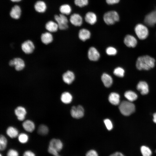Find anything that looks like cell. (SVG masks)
Instances as JSON below:
<instances>
[{"mask_svg":"<svg viewBox=\"0 0 156 156\" xmlns=\"http://www.w3.org/2000/svg\"><path fill=\"white\" fill-rule=\"evenodd\" d=\"M155 60L148 55H144L139 57L137 59L136 66L139 70H148L154 67Z\"/></svg>","mask_w":156,"mask_h":156,"instance_id":"1","label":"cell"},{"mask_svg":"<svg viewBox=\"0 0 156 156\" xmlns=\"http://www.w3.org/2000/svg\"><path fill=\"white\" fill-rule=\"evenodd\" d=\"M120 112L123 115L128 116L135 111L134 105L131 102L123 101L120 104L119 107Z\"/></svg>","mask_w":156,"mask_h":156,"instance_id":"2","label":"cell"},{"mask_svg":"<svg viewBox=\"0 0 156 156\" xmlns=\"http://www.w3.org/2000/svg\"><path fill=\"white\" fill-rule=\"evenodd\" d=\"M103 19L105 23L108 25L114 24L119 20V16L116 11L112 10L108 11L104 14Z\"/></svg>","mask_w":156,"mask_h":156,"instance_id":"3","label":"cell"},{"mask_svg":"<svg viewBox=\"0 0 156 156\" xmlns=\"http://www.w3.org/2000/svg\"><path fill=\"white\" fill-rule=\"evenodd\" d=\"M54 19L58 26V29L60 30L66 29L68 27V18L66 15L60 14L54 15Z\"/></svg>","mask_w":156,"mask_h":156,"instance_id":"4","label":"cell"},{"mask_svg":"<svg viewBox=\"0 0 156 156\" xmlns=\"http://www.w3.org/2000/svg\"><path fill=\"white\" fill-rule=\"evenodd\" d=\"M135 31L138 38L141 40L146 39L148 36V28L145 26L141 24H138L136 25Z\"/></svg>","mask_w":156,"mask_h":156,"instance_id":"5","label":"cell"},{"mask_svg":"<svg viewBox=\"0 0 156 156\" xmlns=\"http://www.w3.org/2000/svg\"><path fill=\"white\" fill-rule=\"evenodd\" d=\"M22 51L26 54H30L34 51L35 47L33 42L28 40L24 41L21 45Z\"/></svg>","mask_w":156,"mask_h":156,"instance_id":"6","label":"cell"},{"mask_svg":"<svg viewBox=\"0 0 156 156\" xmlns=\"http://www.w3.org/2000/svg\"><path fill=\"white\" fill-rule=\"evenodd\" d=\"M70 114L73 118L78 119L83 117L84 114V110L81 105L72 107L70 110Z\"/></svg>","mask_w":156,"mask_h":156,"instance_id":"7","label":"cell"},{"mask_svg":"<svg viewBox=\"0 0 156 156\" xmlns=\"http://www.w3.org/2000/svg\"><path fill=\"white\" fill-rule=\"evenodd\" d=\"M144 21L150 26H153L156 24V10L147 14L144 18Z\"/></svg>","mask_w":156,"mask_h":156,"instance_id":"8","label":"cell"},{"mask_svg":"<svg viewBox=\"0 0 156 156\" xmlns=\"http://www.w3.org/2000/svg\"><path fill=\"white\" fill-rule=\"evenodd\" d=\"M70 21L73 25L76 26H81L83 23V18L79 14L74 13L70 17Z\"/></svg>","mask_w":156,"mask_h":156,"instance_id":"9","label":"cell"},{"mask_svg":"<svg viewBox=\"0 0 156 156\" xmlns=\"http://www.w3.org/2000/svg\"><path fill=\"white\" fill-rule=\"evenodd\" d=\"M40 40L43 44L48 45L51 43L53 40L52 34L47 31L42 33L40 35Z\"/></svg>","mask_w":156,"mask_h":156,"instance_id":"10","label":"cell"},{"mask_svg":"<svg viewBox=\"0 0 156 156\" xmlns=\"http://www.w3.org/2000/svg\"><path fill=\"white\" fill-rule=\"evenodd\" d=\"M21 14V10L20 7L18 5H15L11 8L10 12V17L15 19H18Z\"/></svg>","mask_w":156,"mask_h":156,"instance_id":"11","label":"cell"},{"mask_svg":"<svg viewBox=\"0 0 156 156\" xmlns=\"http://www.w3.org/2000/svg\"><path fill=\"white\" fill-rule=\"evenodd\" d=\"M88 56L90 60L95 61L99 59L100 55L98 51L95 48L92 47L88 50Z\"/></svg>","mask_w":156,"mask_h":156,"instance_id":"12","label":"cell"},{"mask_svg":"<svg viewBox=\"0 0 156 156\" xmlns=\"http://www.w3.org/2000/svg\"><path fill=\"white\" fill-rule=\"evenodd\" d=\"M14 113L18 120L23 121L25 119L27 111L24 107L19 106L15 109Z\"/></svg>","mask_w":156,"mask_h":156,"instance_id":"13","label":"cell"},{"mask_svg":"<svg viewBox=\"0 0 156 156\" xmlns=\"http://www.w3.org/2000/svg\"><path fill=\"white\" fill-rule=\"evenodd\" d=\"M14 67L17 71L22 70L25 67V62L20 57H16L13 59Z\"/></svg>","mask_w":156,"mask_h":156,"instance_id":"14","label":"cell"},{"mask_svg":"<svg viewBox=\"0 0 156 156\" xmlns=\"http://www.w3.org/2000/svg\"><path fill=\"white\" fill-rule=\"evenodd\" d=\"M45 27L47 31L51 33L56 32L59 29L57 23L52 20L47 22L45 24Z\"/></svg>","mask_w":156,"mask_h":156,"instance_id":"15","label":"cell"},{"mask_svg":"<svg viewBox=\"0 0 156 156\" xmlns=\"http://www.w3.org/2000/svg\"><path fill=\"white\" fill-rule=\"evenodd\" d=\"M63 146L62 142L60 140L55 138L52 139L49 145V146L53 148L58 152L62 149Z\"/></svg>","mask_w":156,"mask_h":156,"instance_id":"16","label":"cell"},{"mask_svg":"<svg viewBox=\"0 0 156 156\" xmlns=\"http://www.w3.org/2000/svg\"><path fill=\"white\" fill-rule=\"evenodd\" d=\"M124 43L129 47H134L137 45V41L136 39L133 36L130 35H127L125 38Z\"/></svg>","mask_w":156,"mask_h":156,"instance_id":"17","label":"cell"},{"mask_svg":"<svg viewBox=\"0 0 156 156\" xmlns=\"http://www.w3.org/2000/svg\"><path fill=\"white\" fill-rule=\"evenodd\" d=\"M62 78L63 81L65 83L70 84L74 81L75 76L73 72L68 70L63 74Z\"/></svg>","mask_w":156,"mask_h":156,"instance_id":"18","label":"cell"},{"mask_svg":"<svg viewBox=\"0 0 156 156\" xmlns=\"http://www.w3.org/2000/svg\"><path fill=\"white\" fill-rule=\"evenodd\" d=\"M84 19L88 23L93 25L96 22L97 17L95 13L93 12H89L86 14Z\"/></svg>","mask_w":156,"mask_h":156,"instance_id":"19","label":"cell"},{"mask_svg":"<svg viewBox=\"0 0 156 156\" xmlns=\"http://www.w3.org/2000/svg\"><path fill=\"white\" fill-rule=\"evenodd\" d=\"M34 8L37 12L42 13L46 11L47 6L44 1L41 0H39L37 1L35 3Z\"/></svg>","mask_w":156,"mask_h":156,"instance_id":"20","label":"cell"},{"mask_svg":"<svg viewBox=\"0 0 156 156\" xmlns=\"http://www.w3.org/2000/svg\"><path fill=\"white\" fill-rule=\"evenodd\" d=\"M137 88L142 95L146 94L148 92V85L147 83L144 81H140L137 85Z\"/></svg>","mask_w":156,"mask_h":156,"instance_id":"21","label":"cell"},{"mask_svg":"<svg viewBox=\"0 0 156 156\" xmlns=\"http://www.w3.org/2000/svg\"><path fill=\"white\" fill-rule=\"evenodd\" d=\"M22 126L25 130L29 132H32L35 127L34 122L30 120H27L24 121L23 123Z\"/></svg>","mask_w":156,"mask_h":156,"instance_id":"22","label":"cell"},{"mask_svg":"<svg viewBox=\"0 0 156 156\" xmlns=\"http://www.w3.org/2000/svg\"><path fill=\"white\" fill-rule=\"evenodd\" d=\"M101 79L104 85L106 87H110L112 84V78L107 74L103 73L101 76Z\"/></svg>","mask_w":156,"mask_h":156,"instance_id":"23","label":"cell"},{"mask_svg":"<svg viewBox=\"0 0 156 156\" xmlns=\"http://www.w3.org/2000/svg\"><path fill=\"white\" fill-rule=\"evenodd\" d=\"M108 100L112 104L114 105H117L120 102V96L119 94L116 92L111 93L108 97Z\"/></svg>","mask_w":156,"mask_h":156,"instance_id":"24","label":"cell"},{"mask_svg":"<svg viewBox=\"0 0 156 156\" xmlns=\"http://www.w3.org/2000/svg\"><path fill=\"white\" fill-rule=\"evenodd\" d=\"M91 33L88 29H81L79 33V38L82 41H85L89 39L90 37Z\"/></svg>","mask_w":156,"mask_h":156,"instance_id":"25","label":"cell"},{"mask_svg":"<svg viewBox=\"0 0 156 156\" xmlns=\"http://www.w3.org/2000/svg\"><path fill=\"white\" fill-rule=\"evenodd\" d=\"M59 11L60 13L67 16L71 13L72 8L67 3L64 4L60 7Z\"/></svg>","mask_w":156,"mask_h":156,"instance_id":"26","label":"cell"},{"mask_svg":"<svg viewBox=\"0 0 156 156\" xmlns=\"http://www.w3.org/2000/svg\"><path fill=\"white\" fill-rule=\"evenodd\" d=\"M7 135L12 138H15L18 136V131L17 129L12 126L9 127L6 131Z\"/></svg>","mask_w":156,"mask_h":156,"instance_id":"27","label":"cell"},{"mask_svg":"<svg viewBox=\"0 0 156 156\" xmlns=\"http://www.w3.org/2000/svg\"><path fill=\"white\" fill-rule=\"evenodd\" d=\"M61 100L64 103L69 104L72 101L73 97L71 94L69 92H64L61 95Z\"/></svg>","mask_w":156,"mask_h":156,"instance_id":"28","label":"cell"},{"mask_svg":"<svg viewBox=\"0 0 156 156\" xmlns=\"http://www.w3.org/2000/svg\"><path fill=\"white\" fill-rule=\"evenodd\" d=\"M124 96L130 102L135 100L138 97L137 94L135 92L131 91L126 92L125 93Z\"/></svg>","mask_w":156,"mask_h":156,"instance_id":"29","label":"cell"},{"mask_svg":"<svg viewBox=\"0 0 156 156\" xmlns=\"http://www.w3.org/2000/svg\"><path fill=\"white\" fill-rule=\"evenodd\" d=\"M140 151L142 156H151L152 155L151 150L147 146H142L140 148Z\"/></svg>","mask_w":156,"mask_h":156,"instance_id":"30","label":"cell"},{"mask_svg":"<svg viewBox=\"0 0 156 156\" xmlns=\"http://www.w3.org/2000/svg\"><path fill=\"white\" fill-rule=\"evenodd\" d=\"M48 127L44 125H40L38 129V133L41 135H44L47 134L49 132Z\"/></svg>","mask_w":156,"mask_h":156,"instance_id":"31","label":"cell"},{"mask_svg":"<svg viewBox=\"0 0 156 156\" xmlns=\"http://www.w3.org/2000/svg\"><path fill=\"white\" fill-rule=\"evenodd\" d=\"M8 141L6 138L3 135L0 137V150L3 151L5 150L7 146Z\"/></svg>","mask_w":156,"mask_h":156,"instance_id":"32","label":"cell"},{"mask_svg":"<svg viewBox=\"0 0 156 156\" xmlns=\"http://www.w3.org/2000/svg\"><path fill=\"white\" fill-rule=\"evenodd\" d=\"M18 140L19 142L21 144L27 143L29 140L28 135L24 133H22L19 134L18 136Z\"/></svg>","mask_w":156,"mask_h":156,"instance_id":"33","label":"cell"},{"mask_svg":"<svg viewBox=\"0 0 156 156\" xmlns=\"http://www.w3.org/2000/svg\"><path fill=\"white\" fill-rule=\"evenodd\" d=\"M113 73L116 76L119 77H122L124 75L125 70L122 68L118 67L115 68Z\"/></svg>","mask_w":156,"mask_h":156,"instance_id":"34","label":"cell"},{"mask_svg":"<svg viewBox=\"0 0 156 156\" xmlns=\"http://www.w3.org/2000/svg\"><path fill=\"white\" fill-rule=\"evenodd\" d=\"M88 3V0H74L75 4L80 7L87 5Z\"/></svg>","mask_w":156,"mask_h":156,"instance_id":"35","label":"cell"},{"mask_svg":"<svg viewBox=\"0 0 156 156\" xmlns=\"http://www.w3.org/2000/svg\"><path fill=\"white\" fill-rule=\"evenodd\" d=\"M106 53L109 55H114L117 53L116 49L114 47H109L107 48L106 50Z\"/></svg>","mask_w":156,"mask_h":156,"instance_id":"36","label":"cell"},{"mask_svg":"<svg viewBox=\"0 0 156 156\" xmlns=\"http://www.w3.org/2000/svg\"><path fill=\"white\" fill-rule=\"evenodd\" d=\"M6 156H19V154L16 150L11 148L8 151Z\"/></svg>","mask_w":156,"mask_h":156,"instance_id":"37","label":"cell"},{"mask_svg":"<svg viewBox=\"0 0 156 156\" xmlns=\"http://www.w3.org/2000/svg\"><path fill=\"white\" fill-rule=\"evenodd\" d=\"M105 124L107 128L109 130H110L112 129L113 125L112 122L109 119H106L104 120Z\"/></svg>","mask_w":156,"mask_h":156,"instance_id":"38","label":"cell"},{"mask_svg":"<svg viewBox=\"0 0 156 156\" xmlns=\"http://www.w3.org/2000/svg\"><path fill=\"white\" fill-rule=\"evenodd\" d=\"M47 151L49 153L54 156L58 155V152L51 147L48 146Z\"/></svg>","mask_w":156,"mask_h":156,"instance_id":"39","label":"cell"},{"mask_svg":"<svg viewBox=\"0 0 156 156\" xmlns=\"http://www.w3.org/2000/svg\"><path fill=\"white\" fill-rule=\"evenodd\" d=\"M86 156H98L97 152L94 150H91L88 151Z\"/></svg>","mask_w":156,"mask_h":156,"instance_id":"40","label":"cell"},{"mask_svg":"<svg viewBox=\"0 0 156 156\" xmlns=\"http://www.w3.org/2000/svg\"><path fill=\"white\" fill-rule=\"evenodd\" d=\"M23 156H36L35 153L31 150L25 151L23 154Z\"/></svg>","mask_w":156,"mask_h":156,"instance_id":"41","label":"cell"},{"mask_svg":"<svg viewBox=\"0 0 156 156\" xmlns=\"http://www.w3.org/2000/svg\"><path fill=\"white\" fill-rule=\"evenodd\" d=\"M106 3L109 5H113L118 3L120 0H105Z\"/></svg>","mask_w":156,"mask_h":156,"instance_id":"42","label":"cell"},{"mask_svg":"<svg viewBox=\"0 0 156 156\" xmlns=\"http://www.w3.org/2000/svg\"><path fill=\"white\" fill-rule=\"evenodd\" d=\"M109 156H125L122 153L120 152H117L112 154Z\"/></svg>","mask_w":156,"mask_h":156,"instance_id":"43","label":"cell"},{"mask_svg":"<svg viewBox=\"0 0 156 156\" xmlns=\"http://www.w3.org/2000/svg\"><path fill=\"white\" fill-rule=\"evenodd\" d=\"M9 65L11 67H14V63L13 59L10 60L9 62Z\"/></svg>","mask_w":156,"mask_h":156,"instance_id":"44","label":"cell"},{"mask_svg":"<svg viewBox=\"0 0 156 156\" xmlns=\"http://www.w3.org/2000/svg\"><path fill=\"white\" fill-rule=\"evenodd\" d=\"M153 121L155 123H156V113L154 114L153 115Z\"/></svg>","mask_w":156,"mask_h":156,"instance_id":"45","label":"cell"},{"mask_svg":"<svg viewBox=\"0 0 156 156\" xmlns=\"http://www.w3.org/2000/svg\"><path fill=\"white\" fill-rule=\"evenodd\" d=\"M13 2H18L20 1L21 0H10Z\"/></svg>","mask_w":156,"mask_h":156,"instance_id":"46","label":"cell"},{"mask_svg":"<svg viewBox=\"0 0 156 156\" xmlns=\"http://www.w3.org/2000/svg\"><path fill=\"white\" fill-rule=\"evenodd\" d=\"M0 156H3L1 154V153L0 154Z\"/></svg>","mask_w":156,"mask_h":156,"instance_id":"47","label":"cell"},{"mask_svg":"<svg viewBox=\"0 0 156 156\" xmlns=\"http://www.w3.org/2000/svg\"><path fill=\"white\" fill-rule=\"evenodd\" d=\"M60 156L59 155H57V156Z\"/></svg>","mask_w":156,"mask_h":156,"instance_id":"48","label":"cell"},{"mask_svg":"<svg viewBox=\"0 0 156 156\" xmlns=\"http://www.w3.org/2000/svg\"><path fill=\"white\" fill-rule=\"evenodd\" d=\"M155 152H156V150H155Z\"/></svg>","mask_w":156,"mask_h":156,"instance_id":"49","label":"cell"}]
</instances>
